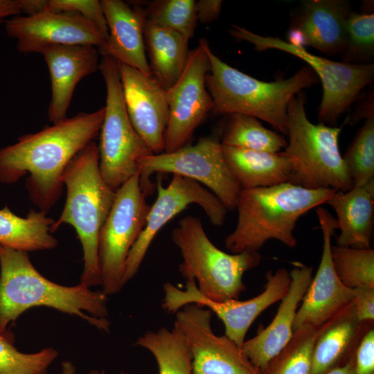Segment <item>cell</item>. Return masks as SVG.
Instances as JSON below:
<instances>
[{
	"mask_svg": "<svg viewBox=\"0 0 374 374\" xmlns=\"http://www.w3.org/2000/svg\"><path fill=\"white\" fill-rule=\"evenodd\" d=\"M135 344L148 350L155 358L159 374H193L192 357L180 332L175 327L148 330Z\"/></svg>",
	"mask_w": 374,
	"mask_h": 374,
	"instance_id": "cell-28",
	"label": "cell"
},
{
	"mask_svg": "<svg viewBox=\"0 0 374 374\" xmlns=\"http://www.w3.org/2000/svg\"><path fill=\"white\" fill-rule=\"evenodd\" d=\"M229 116L222 145L270 152H280L286 147L283 135L267 129L256 118L239 114Z\"/></svg>",
	"mask_w": 374,
	"mask_h": 374,
	"instance_id": "cell-29",
	"label": "cell"
},
{
	"mask_svg": "<svg viewBox=\"0 0 374 374\" xmlns=\"http://www.w3.org/2000/svg\"><path fill=\"white\" fill-rule=\"evenodd\" d=\"M98 69L107 91L98 146L99 168L104 181L116 192L139 173V160L152 153L136 132L127 114L117 62L103 55Z\"/></svg>",
	"mask_w": 374,
	"mask_h": 374,
	"instance_id": "cell-8",
	"label": "cell"
},
{
	"mask_svg": "<svg viewBox=\"0 0 374 374\" xmlns=\"http://www.w3.org/2000/svg\"><path fill=\"white\" fill-rule=\"evenodd\" d=\"M344 62L368 64L374 55V15L350 12L346 22Z\"/></svg>",
	"mask_w": 374,
	"mask_h": 374,
	"instance_id": "cell-34",
	"label": "cell"
},
{
	"mask_svg": "<svg viewBox=\"0 0 374 374\" xmlns=\"http://www.w3.org/2000/svg\"><path fill=\"white\" fill-rule=\"evenodd\" d=\"M335 190L308 189L286 182L278 185L242 189L238 198L235 228L224 240L231 253L258 250L269 240L294 248V231L299 219L326 204Z\"/></svg>",
	"mask_w": 374,
	"mask_h": 374,
	"instance_id": "cell-3",
	"label": "cell"
},
{
	"mask_svg": "<svg viewBox=\"0 0 374 374\" xmlns=\"http://www.w3.org/2000/svg\"><path fill=\"white\" fill-rule=\"evenodd\" d=\"M222 1L199 0L195 1V12L197 21L202 24L216 19L221 11Z\"/></svg>",
	"mask_w": 374,
	"mask_h": 374,
	"instance_id": "cell-39",
	"label": "cell"
},
{
	"mask_svg": "<svg viewBox=\"0 0 374 374\" xmlns=\"http://www.w3.org/2000/svg\"><path fill=\"white\" fill-rule=\"evenodd\" d=\"M343 0L303 1L289 32V43L312 48L329 55L341 54L346 22L350 14Z\"/></svg>",
	"mask_w": 374,
	"mask_h": 374,
	"instance_id": "cell-20",
	"label": "cell"
},
{
	"mask_svg": "<svg viewBox=\"0 0 374 374\" xmlns=\"http://www.w3.org/2000/svg\"><path fill=\"white\" fill-rule=\"evenodd\" d=\"M150 206L139 182V173L116 191L113 205L98 236V263L102 291L119 292L123 286L129 252L142 232Z\"/></svg>",
	"mask_w": 374,
	"mask_h": 374,
	"instance_id": "cell-11",
	"label": "cell"
},
{
	"mask_svg": "<svg viewBox=\"0 0 374 374\" xmlns=\"http://www.w3.org/2000/svg\"><path fill=\"white\" fill-rule=\"evenodd\" d=\"M228 32L235 39L252 44L259 51L280 50L292 54L308 64L321 82L323 93L318 109L320 123L334 126L374 80V64L339 62L310 53L303 46L279 37L262 36L244 27L231 25Z\"/></svg>",
	"mask_w": 374,
	"mask_h": 374,
	"instance_id": "cell-9",
	"label": "cell"
},
{
	"mask_svg": "<svg viewBox=\"0 0 374 374\" xmlns=\"http://www.w3.org/2000/svg\"><path fill=\"white\" fill-rule=\"evenodd\" d=\"M54 222L34 209L21 217L6 206L0 210V244L28 253L54 249L58 244L51 230Z\"/></svg>",
	"mask_w": 374,
	"mask_h": 374,
	"instance_id": "cell-27",
	"label": "cell"
},
{
	"mask_svg": "<svg viewBox=\"0 0 374 374\" xmlns=\"http://www.w3.org/2000/svg\"><path fill=\"white\" fill-rule=\"evenodd\" d=\"M60 374H77L75 366L70 361H64L61 365Z\"/></svg>",
	"mask_w": 374,
	"mask_h": 374,
	"instance_id": "cell-43",
	"label": "cell"
},
{
	"mask_svg": "<svg viewBox=\"0 0 374 374\" xmlns=\"http://www.w3.org/2000/svg\"><path fill=\"white\" fill-rule=\"evenodd\" d=\"M266 280L265 289L258 295L245 301L233 299L224 302H216L204 297L199 292L194 279L186 280L184 290L166 283L162 308L168 313H176L190 303L205 307L222 321L224 335L241 347L256 319L285 296L291 282L290 273L284 268L277 269L275 273L269 271Z\"/></svg>",
	"mask_w": 374,
	"mask_h": 374,
	"instance_id": "cell-12",
	"label": "cell"
},
{
	"mask_svg": "<svg viewBox=\"0 0 374 374\" xmlns=\"http://www.w3.org/2000/svg\"><path fill=\"white\" fill-rule=\"evenodd\" d=\"M41 54L51 78L48 117L55 123L66 118L78 83L98 69L99 51L91 45H63L49 47Z\"/></svg>",
	"mask_w": 374,
	"mask_h": 374,
	"instance_id": "cell-21",
	"label": "cell"
},
{
	"mask_svg": "<svg viewBox=\"0 0 374 374\" xmlns=\"http://www.w3.org/2000/svg\"><path fill=\"white\" fill-rule=\"evenodd\" d=\"M324 374H355V354L342 365H340Z\"/></svg>",
	"mask_w": 374,
	"mask_h": 374,
	"instance_id": "cell-42",
	"label": "cell"
},
{
	"mask_svg": "<svg viewBox=\"0 0 374 374\" xmlns=\"http://www.w3.org/2000/svg\"><path fill=\"white\" fill-rule=\"evenodd\" d=\"M326 204L337 214L340 230L337 245L370 248L374 222V179L346 191L336 190Z\"/></svg>",
	"mask_w": 374,
	"mask_h": 374,
	"instance_id": "cell-23",
	"label": "cell"
},
{
	"mask_svg": "<svg viewBox=\"0 0 374 374\" xmlns=\"http://www.w3.org/2000/svg\"><path fill=\"white\" fill-rule=\"evenodd\" d=\"M204 39L189 51L184 68L176 82L166 90L169 118L164 138L163 152H171L187 145L213 102L206 88L209 71Z\"/></svg>",
	"mask_w": 374,
	"mask_h": 374,
	"instance_id": "cell-14",
	"label": "cell"
},
{
	"mask_svg": "<svg viewBox=\"0 0 374 374\" xmlns=\"http://www.w3.org/2000/svg\"><path fill=\"white\" fill-rule=\"evenodd\" d=\"M138 163L140 186L146 197L154 192L152 174L167 172L204 185L228 211L236 208L242 189L226 163L221 142L216 137L201 138L196 144L174 152L144 156Z\"/></svg>",
	"mask_w": 374,
	"mask_h": 374,
	"instance_id": "cell-10",
	"label": "cell"
},
{
	"mask_svg": "<svg viewBox=\"0 0 374 374\" xmlns=\"http://www.w3.org/2000/svg\"><path fill=\"white\" fill-rule=\"evenodd\" d=\"M343 159L353 186L374 179V116L366 119Z\"/></svg>",
	"mask_w": 374,
	"mask_h": 374,
	"instance_id": "cell-33",
	"label": "cell"
},
{
	"mask_svg": "<svg viewBox=\"0 0 374 374\" xmlns=\"http://www.w3.org/2000/svg\"><path fill=\"white\" fill-rule=\"evenodd\" d=\"M144 39L150 60V69L159 84L167 90L179 78L186 62L188 39L148 19L144 21Z\"/></svg>",
	"mask_w": 374,
	"mask_h": 374,
	"instance_id": "cell-26",
	"label": "cell"
},
{
	"mask_svg": "<svg viewBox=\"0 0 374 374\" xmlns=\"http://www.w3.org/2000/svg\"><path fill=\"white\" fill-rule=\"evenodd\" d=\"M21 13L31 16L46 10L47 0H18Z\"/></svg>",
	"mask_w": 374,
	"mask_h": 374,
	"instance_id": "cell-40",
	"label": "cell"
},
{
	"mask_svg": "<svg viewBox=\"0 0 374 374\" xmlns=\"http://www.w3.org/2000/svg\"><path fill=\"white\" fill-rule=\"evenodd\" d=\"M323 326H304L294 330L290 341L263 374H311L314 344Z\"/></svg>",
	"mask_w": 374,
	"mask_h": 374,
	"instance_id": "cell-30",
	"label": "cell"
},
{
	"mask_svg": "<svg viewBox=\"0 0 374 374\" xmlns=\"http://www.w3.org/2000/svg\"><path fill=\"white\" fill-rule=\"evenodd\" d=\"M87 374H105V372L104 371L92 370V371H90ZM119 374H128V373H125V372H121Z\"/></svg>",
	"mask_w": 374,
	"mask_h": 374,
	"instance_id": "cell-44",
	"label": "cell"
},
{
	"mask_svg": "<svg viewBox=\"0 0 374 374\" xmlns=\"http://www.w3.org/2000/svg\"><path fill=\"white\" fill-rule=\"evenodd\" d=\"M104 115L105 107L81 112L0 148V182L13 184L28 175L29 199L46 214L62 195L66 166L100 133Z\"/></svg>",
	"mask_w": 374,
	"mask_h": 374,
	"instance_id": "cell-1",
	"label": "cell"
},
{
	"mask_svg": "<svg viewBox=\"0 0 374 374\" xmlns=\"http://www.w3.org/2000/svg\"><path fill=\"white\" fill-rule=\"evenodd\" d=\"M107 296L79 283L64 286L41 274L28 252L0 244V330L8 329L24 312L45 306L77 316L109 332Z\"/></svg>",
	"mask_w": 374,
	"mask_h": 374,
	"instance_id": "cell-2",
	"label": "cell"
},
{
	"mask_svg": "<svg viewBox=\"0 0 374 374\" xmlns=\"http://www.w3.org/2000/svg\"><path fill=\"white\" fill-rule=\"evenodd\" d=\"M209 71L206 88L212 98L213 114H239L269 123L276 131L287 134V106L290 100L305 88L318 82L308 66L285 79L265 82L235 69L206 46Z\"/></svg>",
	"mask_w": 374,
	"mask_h": 374,
	"instance_id": "cell-4",
	"label": "cell"
},
{
	"mask_svg": "<svg viewBox=\"0 0 374 374\" xmlns=\"http://www.w3.org/2000/svg\"><path fill=\"white\" fill-rule=\"evenodd\" d=\"M226 163L241 189L270 187L289 182L290 160L280 152L222 145Z\"/></svg>",
	"mask_w": 374,
	"mask_h": 374,
	"instance_id": "cell-25",
	"label": "cell"
},
{
	"mask_svg": "<svg viewBox=\"0 0 374 374\" xmlns=\"http://www.w3.org/2000/svg\"><path fill=\"white\" fill-rule=\"evenodd\" d=\"M161 181V179H157V199L150 206L142 232L129 252L125 263V284L137 274L159 231L188 206L199 205L214 226H221L225 220L227 208L202 184L177 175H172L167 186L164 187Z\"/></svg>",
	"mask_w": 374,
	"mask_h": 374,
	"instance_id": "cell-13",
	"label": "cell"
},
{
	"mask_svg": "<svg viewBox=\"0 0 374 374\" xmlns=\"http://www.w3.org/2000/svg\"><path fill=\"white\" fill-rule=\"evenodd\" d=\"M146 19L183 35L188 40L193 37L197 24L195 1L162 0L152 2Z\"/></svg>",
	"mask_w": 374,
	"mask_h": 374,
	"instance_id": "cell-35",
	"label": "cell"
},
{
	"mask_svg": "<svg viewBox=\"0 0 374 374\" xmlns=\"http://www.w3.org/2000/svg\"><path fill=\"white\" fill-rule=\"evenodd\" d=\"M117 63L123 100L134 128L152 153L163 152L169 118L166 90L154 76Z\"/></svg>",
	"mask_w": 374,
	"mask_h": 374,
	"instance_id": "cell-18",
	"label": "cell"
},
{
	"mask_svg": "<svg viewBox=\"0 0 374 374\" xmlns=\"http://www.w3.org/2000/svg\"><path fill=\"white\" fill-rule=\"evenodd\" d=\"M46 10L77 14L96 26L107 39L108 28L100 1L47 0Z\"/></svg>",
	"mask_w": 374,
	"mask_h": 374,
	"instance_id": "cell-36",
	"label": "cell"
},
{
	"mask_svg": "<svg viewBox=\"0 0 374 374\" xmlns=\"http://www.w3.org/2000/svg\"><path fill=\"white\" fill-rule=\"evenodd\" d=\"M5 30L17 40V49L23 53H42L49 47L63 45H91L100 50L106 40L96 26L81 16L48 10L8 19Z\"/></svg>",
	"mask_w": 374,
	"mask_h": 374,
	"instance_id": "cell-16",
	"label": "cell"
},
{
	"mask_svg": "<svg viewBox=\"0 0 374 374\" xmlns=\"http://www.w3.org/2000/svg\"><path fill=\"white\" fill-rule=\"evenodd\" d=\"M100 2L108 35L99 53L146 75L153 76L145 55L144 11L139 8H132L121 0Z\"/></svg>",
	"mask_w": 374,
	"mask_h": 374,
	"instance_id": "cell-22",
	"label": "cell"
},
{
	"mask_svg": "<svg viewBox=\"0 0 374 374\" xmlns=\"http://www.w3.org/2000/svg\"><path fill=\"white\" fill-rule=\"evenodd\" d=\"M331 257L341 282L350 289L374 288V250L332 245Z\"/></svg>",
	"mask_w": 374,
	"mask_h": 374,
	"instance_id": "cell-31",
	"label": "cell"
},
{
	"mask_svg": "<svg viewBox=\"0 0 374 374\" xmlns=\"http://www.w3.org/2000/svg\"><path fill=\"white\" fill-rule=\"evenodd\" d=\"M352 303L359 322L373 323L374 319V288L357 287L353 289Z\"/></svg>",
	"mask_w": 374,
	"mask_h": 374,
	"instance_id": "cell-38",
	"label": "cell"
},
{
	"mask_svg": "<svg viewBox=\"0 0 374 374\" xmlns=\"http://www.w3.org/2000/svg\"><path fill=\"white\" fill-rule=\"evenodd\" d=\"M15 335L0 330V374H47L59 356L54 348H45L33 353H24L15 346Z\"/></svg>",
	"mask_w": 374,
	"mask_h": 374,
	"instance_id": "cell-32",
	"label": "cell"
},
{
	"mask_svg": "<svg viewBox=\"0 0 374 374\" xmlns=\"http://www.w3.org/2000/svg\"><path fill=\"white\" fill-rule=\"evenodd\" d=\"M21 13L18 0H0V24L7 17Z\"/></svg>",
	"mask_w": 374,
	"mask_h": 374,
	"instance_id": "cell-41",
	"label": "cell"
},
{
	"mask_svg": "<svg viewBox=\"0 0 374 374\" xmlns=\"http://www.w3.org/2000/svg\"><path fill=\"white\" fill-rule=\"evenodd\" d=\"M323 235L320 263L296 313L293 330L304 326L320 327L350 304L354 291L345 286L335 271L332 257V236L337 229L336 218L328 210L316 209Z\"/></svg>",
	"mask_w": 374,
	"mask_h": 374,
	"instance_id": "cell-17",
	"label": "cell"
},
{
	"mask_svg": "<svg viewBox=\"0 0 374 374\" xmlns=\"http://www.w3.org/2000/svg\"><path fill=\"white\" fill-rule=\"evenodd\" d=\"M305 105L302 91L287 106L288 142L280 152L291 163L289 183L308 189L350 190L353 184L339 146L341 127L312 123Z\"/></svg>",
	"mask_w": 374,
	"mask_h": 374,
	"instance_id": "cell-6",
	"label": "cell"
},
{
	"mask_svg": "<svg viewBox=\"0 0 374 374\" xmlns=\"http://www.w3.org/2000/svg\"><path fill=\"white\" fill-rule=\"evenodd\" d=\"M292 265L290 287L274 318L241 346L244 355L262 374L291 339L296 311L312 278V267L299 261Z\"/></svg>",
	"mask_w": 374,
	"mask_h": 374,
	"instance_id": "cell-19",
	"label": "cell"
},
{
	"mask_svg": "<svg viewBox=\"0 0 374 374\" xmlns=\"http://www.w3.org/2000/svg\"><path fill=\"white\" fill-rule=\"evenodd\" d=\"M62 180L66 188L64 206L51 233L61 225L72 226L83 251L84 267L80 283L101 285L98 263V236L115 198L99 168L98 147L93 141L79 152L66 166Z\"/></svg>",
	"mask_w": 374,
	"mask_h": 374,
	"instance_id": "cell-5",
	"label": "cell"
},
{
	"mask_svg": "<svg viewBox=\"0 0 374 374\" xmlns=\"http://www.w3.org/2000/svg\"><path fill=\"white\" fill-rule=\"evenodd\" d=\"M171 238L183 260L179 271L185 280L194 279L199 292L213 301L238 299L246 290L244 274L261 260L258 251L228 253L220 249L207 236L200 220L191 215L179 220Z\"/></svg>",
	"mask_w": 374,
	"mask_h": 374,
	"instance_id": "cell-7",
	"label": "cell"
},
{
	"mask_svg": "<svg viewBox=\"0 0 374 374\" xmlns=\"http://www.w3.org/2000/svg\"><path fill=\"white\" fill-rule=\"evenodd\" d=\"M355 374H374V330L370 328L362 337L355 352Z\"/></svg>",
	"mask_w": 374,
	"mask_h": 374,
	"instance_id": "cell-37",
	"label": "cell"
},
{
	"mask_svg": "<svg viewBox=\"0 0 374 374\" xmlns=\"http://www.w3.org/2000/svg\"><path fill=\"white\" fill-rule=\"evenodd\" d=\"M371 323L358 321L352 302L325 323L314 344L311 374H324L344 364Z\"/></svg>",
	"mask_w": 374,
	"mask_h": 374,
	"instance_id": "cell-24",
	"label": "cell"
},
{
	"mask_svg": "<svg viewBox=\"0 0 374 374\" xmlns=\"http://www.w3.org/2000/svg\"><path fill=\"white\" fill-rule=\"evenodd\" d=\"M213 312L194 303L176 312L174 327L183 336L191 354L193 374H262L241 347L212 329Z\"/></svg>",
	"mask_w": 374,
	"mask_h": 374,
	"instance_id": "cell-15",
	"label": "cell"
}]
</instances>
